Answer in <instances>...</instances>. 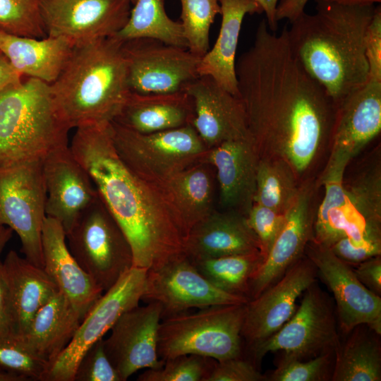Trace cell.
I'll use <instances>...</instances> for the list:
<instances>
[{
	"mask_svg": "<svg viewBox=\"0 0 381 381\" xmlns=\"http://www.w3.org/2000/svg\"><path fill=\"white\" fill-rule=\"evenodd\" d=\"M286 30L276 35L262 20L236 72L259 157L283 159L299 177L329 141L337 107L294 55Z\"/></svg>",
	"mask_w": 381,
	"mask_h": 381,
	"instance_id": "1",
	"label": "cell"
},
{
	"mask_svg": "<svg viewBox=\"0 0 381 381\" xmlns=\"http://www.w3.org/2000/svg\"><path fill=\"white\" fill-rule=\"evenodd\" d=\"M75 129L70 147L128 241L133 267L155 269L184 255V235L171 211L121 159L109 124Z\"/></svg>",
	"mask_w": 381,
	"mask_h": 381,
	"instance_id": "2",
	"label": "cell"
},
{
	"mask_svg": "<svg viewBox=\"0 0 381 381\" xmlns=\"http://www.w3.org/2000/svg\"><path fill=\"white\" fill-rule=\"evenodd\" d=\"M315 1V13L298 16L286 36L296 59L337 108L368 79L365 44L376 6Z\"/></svg>",
	"mask_w": 381,
	"mask_h": 381,
	"instance_id": "3",
	"label": "cell"
},
{
	"mask_svg": "<svg viewBox=\"0 0 381 381\" xmlns=\"http://www.w3.org/2000/svg\"><path fill=\"white\" fill-rule=\"evenodd\" d=\"M49 86L55 107L70 129L114 121L131 92L122 41L112 36L74 45Z\"/></svg>",
	"mask_w": 381,
	"mask_h": 381,
	"instance_id": "4",
	"label": "cell"
},
{
	"mask_svg": "<svg viewBox=\"0 0 381 381\" xmlns=\"http://www.w3.org/2000/svg\"><path fill=\"white\" fill-rule=\"evenodd\" d=\"M69 130L55 107L49 85L23 79L0 94V169L43 159L68 145Z\"/></svg>",
	"mask_w": 381,
	"mask_h": 381,
	"instance_id": "5",
	"label": "cell"
},
{
	"mask_svg": "<svg viewBox=\"0 0 381 381\" xmlns=\"http://www.w3.org/2000/svg\"><path fill=\"white\" fill-rule=\"evenodd\" d=\"M246 303L213 306L164 319L158 333L159 358L194 354L222 361L242 356Z\"/></svg>",
	"mask_w": 381,
	"mask_h": 381,
	"instance_id": "6",
	"label": "cell"
},
{
	"mask_svg": "<svg viewBox=\"0 0 381 381\" xmlns=\"http://www.w3.org/2000/svg\"><path fill=\"white\" fill-rule=\"evenodd\" d=\"M109 131L121 159L147 182L207 163L209 148L192 124L140 133L112 121Z\"/></svg>",
	"mask_w": 381,
	"mask_h": 381,
	"instance_id": "7",
	"label": "cell"
},
{
	"mask_svg": "<svg viewBox=\"0 0 381 381\" xmlns=\"http://www.w3.org/2000/svg\"><path fill=\"white\" fill-rule=\"evenodd\" d=\"M66 238L73 258L104 292L133 267L129 242L99 196Z\"/></svg>",
	"mask_w": 381,
	"mask_h": 381,
	"instance_id": "8",
	"label": "cell"
},
{
	"mask_svg": "<svg viewBox=\"0 0 381 381\" xmlns=\"http://www.w3.org/2000/svg\"><path fill=\"white\" fill-rule=\"evenodd\" d=\"M335 308L330 296L314 282L303 293L292 317L274 334L248 349L258 365L268 353L308 360L334 352L340 344Z\"/></svg>",
	"mask_w": 381,
	"mask_h": 381,
	"instance_id": "9",
	"label": "cell"
},
{
	"mask_svg": "<svg viewBox=\"0 0 381 381\" xmlns=\"http://www.w3.org/2000/svg\"><path fill=\"white\" fill-rule=\"evenodd\" d=\"M42 159L0 169V226H8L17 234L21 253L41 268L44 266L42 230L47 216Z\"/></svg>",
	"mask_w": 381,
	"mask_h": 381,
	"instance_id": "10",
	"label": "cell"
},
{
	"mask_svg": "<svg viewBox=\"0 0 381 381\" xmlns=\"http://www.w3.org/2000/svg\"><path fill=\"white\" fill-rule=\"evenodd\" d=\"M147 271L132 267L104 291L83 318L68 345L49 365L43 381H74L78 365L88 349L111 330L123 313L139 305Z\"/></svg>",
	"mask_w": 381,
	"mask_h": 381,
	"instance_id": "11",
	"label": "cell"
},
{
	"mask_svg": "<svg viewBox=\"0 0 381 381\" xmlns=\"http://www.w3.org/2000/svg\"><path fill=\"white\" fill-rule=\"evenodd\" d=\"M122 50L131 92L161 94L185 91L200 76V57L187 48L154 38L139 37L122 41Z\"/></svg>",
	"mask_w": 381,
	"mask_h": 381,
	"instance_id": "12",
	"label": "cell"
},
{
	"mask_svg": "<svg viewBox=\"0 0 381 381\" xmlns=\"http://www.w3.org/2000/svg\"><path fill=\"white\" fill-rule=\"evenodd\" d=\"M141 301L158 303L164 320L193 308L246 303L249 299L213 285L184 255L157 268L147 270Z\"/></svg>",
	"mask_w": 381,
	"mask_h": 381,
	"instance_id": "13",
	"label": "cell"
},
{
	"mask_svg": "<svg viewBox=\"0 0 381 381\" xmlns=\"http://www.w3.org/2000/svg\"><path fill=\"white\" fill-rule=\"evenodd\" d=\"M304 254L333 294L338 327L341 332L347 334L356 326L365 325L381 335V296L358 280L353 267L313 239L308 243Z\"/></svg>",
	"mask_w": 381,
	"mask_h": 381,
	"instance_id": "14",
	"label": "cell"
},
{
	"mask_svg": "<svg viewBox=\"0 0 381 381\" xmlns=\"http://www.w3.org/2000/svg\"><path fill=\"white\" fill-rule=\"evenodd\" d=\"M129 0H42L47 36L61 37L74 45L115 36L127 23Z\"/></svg>",
	"mask_w": 381,
	"mask_h": 381,
	"instance_id": "15",
	"label": "cell"
},
{
	"mask_svg": "<svg viewBox=\"0 0 381 381\" xmlns=\"http://www.w3.org/2000/svg\"><path fill=\"white\" fill-rule=\"evenodd\" d=\"M317 277L315 267L303 255L276 282L248 301L241 330L248 349L274 334L292 317L297 299Z\"/></svg>",
	"mask_w": 381,
	"mask_h": 381,
	"instance_id": "16",
	"label": "cell"
},
{
	"mask_svg": "<svg viewBox=\"0 0 381 381\" xmlns=\"http://www.w3.org/2000/svg\"><path fill=\"white\" fill-rule=\"evenodd\" d=\"M162 310L157 303L134 307L123 313L104 339V346L121 381L143 368H161L164 361L158 355V333Z\"/></svg>",
	"mask_w": 381,
	"mask_h": 381,
	"instance_id": "17",
	"label": "cell"
},
{
	"mask_svg": "<svg viewBox=\"0 0 381 381\" xmlns=\"http://www.w3.org/2000/svg\"><path fill=\"white\" fill-rule=\"evenodd\" d=\"M42 171L47 193L46 215L59 221L67 234L99 194L68 144L44 156Z\"/></svg>",
	"mask_w": 381,
	"mask_h": 381,
	"instance_id": "18",
	"label": "cell"
},
{
	"mask_svg": "<svg viewBox=\"0 0 381 381\" xmlns=\"http://www.w3.org/2000/svg\"><path fill=\"white\" fill-rule=\"evenodd\" d=\"M185 91L193 101L192 125L209 149L229 140L251 139L240 97L208 75L199 76Z\"/></svg>",
	"mask_w": 381,
	"mask_h": 381,
	"instance_id": "19",
	"label": "cell"
},
{
	"mask_svg": "<svg viewBox=\"0 0 381 381\" xmlns=\"http://www.w3.org/2000/svg\"><path fill=\"white\" fill-rule=\"evenodd\" d=\"M313 191L310 185L302 186L298 195L286 212L283 227L262 263L251 277L248 298L253 299L276 282L305 253L313 239L314 214Z\"/></svg>",
	"mask_w": 381,
	"mask_h": 381,
	"instance_id": "20",
	"label": "cell"
},
{
	"mask_svg": "<svg viewBox=\"0 0 381 381\" xmlns=\"http://www.w3.org/2000/svg\"><path fill=\"white\" fill-rule=\"evenodd\" d=\"M381 131V79L368 78L337 108L329 157L349 162Z\"/></svg>",
	"mask_w": 381,
	"mask_h": 381,
	"instance_id": "21",
	"label": "cell"
},
{
	"mask_svg": "<svg viewBox=\"0 0 381 381\" xmlns=\"http://www.w3.org/2000/svg\"><path fill=\"white\" fill-rule=\"evenodd\" d=\"M259 155L251 139L229 140L209 149L207 163L215 167L220 203L245 217L254 204Z\"/></svg>",
	"mask_w": 381,
	"mask_h": 381,
	"instance_id": "22",
	"label": "cell"
},
{
	"mask_svg": "<svg viewBox=\"0 0 381 381\" xmlns=\"http://www.w3.org/2000/svg\"><path fill=\"white\" fill-rule=\"evenodd\" d=\"M42 246L43 269L84 318L104 291L71 253L61 224L47 216L42 226Z\"/></svg>",
	"mask_w": 381,
	"mask_h": 381,
	"instance_id": "23",
	"label": "cell"
},
{
	"mask_svg": "<svg viewBox=\"0 0 381 381\" xmlns=\"http://www.w3.org/2000/svg\"><path fill=\"white\" fill-rule=\"evenodd\" d=\"M260 253V243L244 215L213 210L184 238V254L190 260Z\"/></svg>",
	"mask_w": 381,
	"mask_h": 381,
	"instance_id": "24",
	"label": "cell"
},
{
	"mask_svg": "<svg viewBox=\"0 0 381 381\" xmlns=\"http://www.w3.org/2000/svg\"><path fill=\"white\" fill-rule=\"evenodd\" d=\"M208 163H200L153 182L175 217L184 238L212 211L213 184Z\"/></svg>",
	"mask_w": 381,
	"mask_h": 381,
	"instance_id": "25",
	"label": "cell"
},
{
	"mask_svg": "<svg viewBox=\"0 0 381 381\" xmlns=\"http://www.w3.org/2000/svg\"><path fill=\"white\" fill-rule=\"evenodd\" d=\"M219 32L213 47L200 58L198 73L200 76H210L224 89L238 97L236 54L242 23L246 15L261 14L263 11L255 0H219Z\"/></svg>",
	"mask_w": 381,
	"mask_h": 381,
	"instance_id": "26",
	"label": "cell"
},
{
	"mask_svg": "<svg viewBox=\"0 0 381 381\" xmlns=\"http://www.w3.org/2000/svg\"><path fill=\"white\" fill-rule=\"evenodd\" d=\"M193 104L186 91L138 94L130 92L114 121L130 130L150 133L192 124Z\"/></svg>",
	"mask_w": 381,
	"mask_h": 381,
	"instance_id": "27",
	"label": "cell"
},
{
	"mask_svg": "<svg viewBox=\"0 0 381 381\" xmlns=\"http://www.w3.org/2000/svg\"><path fill=\"white\" fill-rule=\"evenodd\" d=\"M74 44L61 37L19 36L0 30V52L23 76L49 85L59 76Z\"/></svg>",
	"mask_w": 381,
	"mask_h": 381,
	"instance_id": "28",
	"label": "cell"
},
{
	"mask_svg": "<svg viewBox=\"0 0 381 381\" xmlns=\"http://www.w3.org/2000/svg\"><path fill=\"white\" fill-rule=\"evenodd\" d=\"M2 262L13 310L16 334L21 337L37 310L59 289L43 268L20 257L13 250L8 251Z\"/></svg>",
	"mask_w": 381,
	"mask_h": 381,
	"instance_id": "29",
	"label": "cell"
},
{
	"mask_svg": "<svg viewBox=\"0 0 381 381\" xmlns=\"http://www.w3.org/2000/svg\"><path fill=\"white\" fill-rule=\"evenodd\" d=\"M83 319L59 291L37 310L27 332L20 337L49 367L68 345Z\"/></svg>",
	"mask_w": 381,
	"mask_h": 381,
	"instance_id": "30",
	"label": "cell"
},
{
	"mask_svg": "<svg viewBox=\"0 0 381 381\" xmlns=\"http://www.w3.org/2000/svg\"><path fill=\"white\" fill-rule=\"evenodd\" d=\"M344 186L349 224L348 238L358 244L381 241V166L379 159L365 164L349 182L344 181Z\"/></svg>",
	"mask_w": 381,
	"mask_h": 381,
	"instance_id": "31",
	"label": "cell"
},
{
	"mask_svg": "<svg viewBox=\"0 0 381 381\" xmlns=\"http://www.w3.org/2000/svg\"><path fill=\"white\" fill-rule=\"evenodd\" d=\"M334 353L332 381H380V334L367 325L354 327Z\"/></svg>",
	"mask_w": 381,
	"mask_h": 381,
	"instance_id": "32",
	"label": "cell"
},
{
	"mask_svg": "<svg viewBox=\"0 0 381 381\" xmlns=\"http://www.w3.org/2000/svg\"><path fill=\"white\" fill-rule=\"evenodd\" d=\"M348 163L329 158L321 178L325 195L314 216L313 240L329 247L349 234L344 181Z\"/></svg>",
	"mask_w": 381,
	"mask_h": 381,
	"instance_id": "33",
	"label": "cell"
},
{
	"mask_svg": "<svg viewBox=\"0 0 381 381\" xmlns=\"http://www.w3.org/2000/svg\"><path fill=\"white\" fill-rule=\"evenodd\" d=\"M133 5L127 23L116 35L119 39L150 37L187 48L182 24L168 16L164 0H137Z\"/></svg>",
	"mask_w": 381,
	"mask_h": 381,
	"instance_id": "34",
	"label": "cell"
},
{
	"mask_svg": "<svg viewBox=\"0 0 381 381\" xmlns=\"http://www.w3.org/2000/svg\"><path fill=\"white\" fill-rule=\"evenodd\" d=\"M291 166L279 158L260 157L254 203L286 213L296 200L300 186Z\"/></svg>",
	"mask_w": 381,
	"mask_h": 381,
	"instance_id": "35",
	"label": "cell"
},
{
	"mask_svg": "<svg viewBox=\"0 0 381 381\" xmlns=\"http://www.w3.org/2000/svg\"><path fill=\"white\" fill-rule=\"evenodd\" d=\"M190 260L198 271L217 288L249 299L250 280L264 258L260 253H253Z\"/></svg>",
	"mask_w": 381,
	"mask_h": 381,
	"instance_id": "36",
	"label": "cell"
},
{
	"mask_svg": "<svg viewBox=\"0 0 381 381\" xmlns=\"http://www.w3.org/2000/svg\"><path fill=\"white\" fill-rule=\"evenodd\" d=\"M181 23L188 49L202 57L210 49V30L220 14L219 0H180Z\"/></svg>",
	"mask_w": 381,
	"mask_h": 381,
	"instance_id": "37",
	"label": "cell"
},
{
	"mask_svg": "<svg viewBox=\"0 0 381 381\" xmlns=\"http://www.w3.org/2000/svg\"><path fill=\"white\" fill-rule=\"evenodd\" d=\"M42 1L0 0V30L19 36L45 37Z\"/></svg>",
	"mask_w": 381,
	"mask_h": 381,
	"instance_id": "38",
	"label": "cell"
},
{
	"mask_svg": "<svg viewBox=\"0 0 381 381\" xmlns=\"http://www.w3.org/2000/svg\"><path fill=\"white\" fill-rule=\"evenodd\" d=\"M214 359L194 354L181 355L164 361L157 369H147L138 381H207Z\"/></svg>",
	"mask_w": 381,
	"mask_h": 381,
	"instance_id": "39",
	"label": "cell"
},
{
	"mask_svg": "<svg viewBox=\"0 0 381 381\" xmlns=\"http://www.w3.org/2000/svg\"><path fill=\"white\" fill-rule=\"evenodd\" d=\"M47 362L35 354L17 335L0 338V369L43 381Z\"/></svg>",
	"mask_w": 381,
	"mask_h": 381,
	"instance_id": "40",
	"label": "cell"
},
{
	"mask_svg": "<svg viewBox=\"0 0 381 381\" xmlns=\"http://www.w3.org/2000/svg\"><path fill=\"white\" fill-rule=\"evenodd\" d=\"M334 352L308 360L281 358L277 367L266 376L270 381L331 380Z\"/></svg>",
	"mask_w": 381,
	"mask_h": 381,
	"instance_id": "41",
	"label": "cell"
},
{
	"mask_svg": "<svg viewBox=\"0 0 381 381\" xmlns=\"http://www.w3.org/2000/svg\"><path fill=\"white\" fill-rule=\"evenodd\" d=\"M246 218L248 224L258 238L260 253L265 259L284 226L286 213H280L267 207L254 203Z\"/></svg>",
	"mask_w": 381,
	"mask_h": 381,
	"instance_id": "42",
	"label": "cell"
},
{
	"mask_svg": "<svg viewBox=\"0 0 381 381\" xmlns=\"http://www.w3.org/2000/svg\"><path fill=\"white\" fill-rule=\"evenodd\" d=\"M74 381H121L107 355L103 338L85 353L76 368Z\"/></svg>",
	"mask_w": 381,
	"mask_h": 381,
	"instance_id": "43",
	"label": "cell"
},
{
	"mask_svg": "<svg viewBox=\"0 0 381 381\" xmlns=\"http://www.w3.org/2000/svg\"><path fill=\"white\" fill-rule=\"evenodd\" d=\"M207 381H267L257 365L242 356L215 361Z\"/></svg>",
	"mask_w": 381,
	"mask_h": 381,
	"instance_id": "44",
	"label": "cell"
},
{
	"mask_svg": "<svg viewBox=\"0 0 381 381\" xmlns=\"http://www.w3.org/2000/svg\"><path fill=\"white\" fill-rule=\"evenodd\" d=\"M328 248L337 258L352 267L381 255V244H356L346 236L338 239Z\"/></svg>",
	"mask_w": 381,
	"mask_h": 381,
	"instance_id": "45",
	"label": "cell"
},
{
	"mask_svg": "<svg viewBox=\"0 0 381 381\" xmlns=\"http://www.w3.org/2000/svg\"><path fill=\"white\" fill-rule=\"evenodd\" d=\"M368 78L381 79V8L376 6L366 37Z\"/></svg>",
	"mask_w": 381,
	"mask_h": 381,
	"instance_id": "46",
	"label": "cell"
},
{
	"mask_svg": "<svg viewBox=\"0 0 381 381\" xmlns=\"http://www.w3.org/2000/svg\"><path fill=\"white\" fill-rule=\"evenodd\" d=\"M353 271L368 289L381 296V255L359 263L353 267Z\"/></svg>",
	"mask_w": 381,
	"mask_h": 381,
	"instance_id": "47",
	"label": "cell"
},
{
	"mask_svg": "<svg viewBox=\"0 0 381 381\" xmlns=\"http://www.w3.org/2000/svg\"><path fill=\"white\" fill-rule=\"evenodd\" d=\"M11 335H16L13 310L0 258V338Z\"/></svg>",
	"mask_w": 381,
	"mask_h": 381,
	"instance_id": "48",
	"label": "cell"
},
{
	"mask_svg": "<svg viewBox=\"0 0 381 381\" xmlns=\"http://www.w3.org/2000/svg\"><path fill=\"white\" fill-rule=\"evenodd\" d=\"M308 0H281L277 7V18L287 19L290 23L305 11Z\"/></svg>",
	"mask_w": 381,
	"mask_h": 381,
	"instance_id": "49",
	"label": "cell"
},
{
	"mask_svg": "<svg viewBox=\"0 0 381 381\" xmlns=\"http://www.w3.org/2000/svg\"><path fill=\"white\" fill-rule=\"evenodd\" d=\"M23 77L0 52V94L20 83Z\"/></svg>",
	"mask_w": 381,
	"mask_h": 381,
	"instance_id": "50",
	"label": "cell"
},
{
	"mask_svg": "<svg viewBox=\"0 0 381 381\" xmlns=\"http://www.w3.org/2000/svg\"><path fill=\"white\" fill-rule=\"evenodd\" d=\"M262 8L266 16V22L269 29L275 32L278 28L277 7L279 0H255Z\"/></svg>",
	"mask_w": 381,
	"mask_h": 381,
	"instance_id": "51",
	"label": "cell"
},
{
	"mask_svg": "<svg viewBox=\"0 0 381 381\" xmlns=\"http://www.w3.org/2000/svg\"><path fill=\"white\" fill-rule=\"evenodd\" d=\"M329 2L344 6H365L380 3L381 0H325Z\"/></svg>",
	"mask_w": 381,
	"mask_h": 381,
	"instance_id": "52",
	"label": "cell"
},
{
	"mask_svg": "<svg viewBox=\"0 0 381 381\" xmlns=\"http://www.w3.org/2000/svg\"><path fill=\"white\" fill-rule=\"evenodd\" d=\"M13 232V230L8 226H0V254L11 238Z\"/></svg>",
	"mask_w": 381,
	"mask_h": 381,
	"instance_id": "53",
	"label": "cell"
},
{
	"mask_svg": "<svg viewBox=\"0 0 381 381\" xmlns=\"http://www.w3.org/2000/svg\"><path fill=\"white\" fill-rule=\"evenodd\" d=\"M25 376L0 369V381H28Z\"/></svg>",
	"mask_w": 381,
	"mask_h": 381,
	"instance_id": "54",
	"label": "cell"
},
{
	"mask_svg": "<svg viewBox=\"0 0 381 381\" xmlns=\"http://www.w3.org/2000/svg\"><path fill=\"white\" fill-rule=\"evenodd\" d=\"M132 4H134L137 0H129Z\"/></svg>",
	"mask_w": 381,
	"mask_h": 381,
	"instance_id": "55",
	"label": "cell"
}]
</instances>
